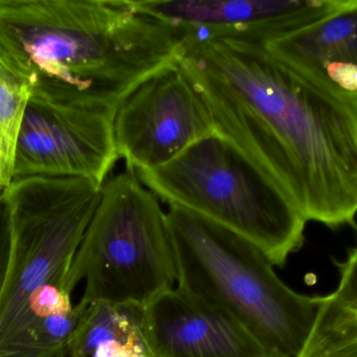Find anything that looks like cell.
<instances>
[{"label":"cell","mask_w":357,"mask_h":357,"mask_svg":"<svg viewBox=\"0 0 357 357\" xmlns=\"http://www.w3.org/2000/svg\"><path fill=\"white\" fill-rule=\"evenodd\" d=\"M271 54L357 103V0L293 33L257 41Z\"/></svg>","instance_id":"obj_11"},{"label":"cell","mask_w":357,"mask_h":357,"mask_svg":"<svg viewBox=\"0 0 357 357\" xmlns=\"http://www.w3.org/2000/svg\"><path fill=\"white\" fill-rule=\"evenodd\" d=\"M81 301L144 307L177 281L167 215L159 198L127 169L107 180L68 276Z\"/></svg>","instance_id":"obj_5"},{"label":"cell","mask_w":357,"mask_h":357,"mask_svg":"<svg viewBox=\"0 0 357 357\" xmlns=\"http://www.w3.org/2000/svg\"><path fill=\"white\" fill-rule=\"evenodd\" d=\"M181 48L172 25L132 0H0V64L31 92L111 119Z\"/></svg>","instance_id":"obj_2"},{"label":"cell","mask_w":357,"mask_h":357,"mask_svg":"<svg viewBox=\"0 0 357 357\" xmlns=\"http://www.w3.org/2000/svg\"><path fill=\"white\" fill-rule=\"evenodd\" d=\"M102 190V184L88 178L35 176L13 180L0 195L8 241L0 344L14 330L33 293L48 284L70 291L69 272Z\"/></svg>","instance_id":"obj_6"},{"label":"cell","mask_w":357,"mask_h":357,"mask_svg":"<svg viewBox=\"0 0 357 357\" xmlns=\"http://www.w3.org/2000/svg\"><path fill=\"white\" fill-rule=\"evenodd\" d=\"M73 305L70 291L48 284L33 293L14 330L0 345V357L67 356V348L87 308Z\"/></svg>","instance_id":"obj_12"},{"label":"cell","mask_w":357,"mask_h":357,"mask_svg":"<svg viewBox=\"0 0 357 357\" xmlns=\"http://www.w3.org/2000/svg\"><path fill=\"white\" fill-rule=\"evenodd\" d=\"M8 262V235L4 237V240L0 242V293L3 286L4 279H6V268Z\"/></svg>","instance_id":"obj_17"},{"label":"cell","mask_w":357,"mask_h":357,"mask_svg":"<svg viewBox=\"0 0 357 357\" xmlns=\"http://www.w3.org/2000/svg\"><path fill=\"white\" fill-rule=\"evenodd\" d=\"M356 319H357V314H356Z\"/></svg>","instance_id":"obj_18"},{"label":"cell","mask_w":357,"mask_h":357,"mask_svg":"<svg viewBox=\"0 0 357 357\" xmlns=\"http://www.w3.org/2000/svg\"><path fill=\"white\" fill-rule=\"evenodd\" d=\"M112 125L117 154L136 174L162 167L215 131L205 101L178 60L138 84Z\"/></svg>","instance_id":"obj_7"},{"label":"cell","mask_w":357,"mask_h":357,"mask_svg":"<svg viewBox=\"0 0 357 357\" xmlns=\"http://www.w3.org/2000/svg\"><path fill=\"white\" fill-rule=\"evenodd\" d=\"M329 297L337 305L357 314V245L342 264L339 286Z\"/></svg>","instance_id":"obj_16"},{"label":"cell","mask_w":357,"mask_h":357,"mask_svg":"<svg viewBox=\"0 0 357 357\" xmlns=\"http://www.w3.org/2000/svg\"><path fill=\"white\" fill-rule=\"evenodd\" d=\"M298 357H357L356 314L326 296L314 331Z\"/></svg>","instance_id":"obj_15"},{"label":"cell","mask_w":357,"mask_h":357,"mask_svg":"<svg viewBox=\"0 0 357 357\" xmlns=\"http://www.w3.org/2000/svg\"><path fill=\"white\" fill-rule=\"evenodd\" d=\"M228 138L329 228L357 215V103L245 38L185 40L178 58Z\"/></svg>","instance_id":"obj_1"},{"label":"cell","mask_w":357,"mask_h":357,"mask_svg":"<svg viewBox=\"0 0 357 357\" xmlns=\"http://www.w3.org/2000/svg\"><path fill=\"white\" fill-rule=\"evenodd\" d=\"M167 215L178 289L234 319L271 356H299L325 297L287 286L241 235L182 207H169Z\"/></svg>","instance_id":"obj_3"},{"label":"cell","mask_w":357,"mask_h":357,"mask_svg":"<svg viewBox=\"0 0 357 357\" xmlns=\"http://www.w3.org/2000/svg\"><path fill=\"white\" fill-rule=\"evenodd\" d=\"M142 321L154 357H272L234 319L178 289L144 306Z\"/></svg>","instance_id":"obj_10"},{"label":"cell","mask_w":357,"mask_h":357,"mask_svg":"<svg viewBox=\"0 0 357 357\" xmlns=\"http://www.w3.org/2000/svg\"><path fill=\"white\" fill-rule=\"evenodd\" d=\"M169 207L211 220L259 247L274 266L301 247L306 219L284 191L218 131L162 167L136 174Z\"/></svg>","instance_id":"obj_4"},{"label":"cell","mask_w":357,"mask_h":357,"mask_svg":"<svg viewBox=\"0 0 357 357\" xmlns=\"http://www.w3.org/2000/svg\"><path fill=\"white\" fill-rule=\"evenodd\" d=\"M119 159L111 117L54 94L31 92L14 180L82 177L104 186Z\"/></svg>","instance_id":"obj_8"},{"label":"cell","mask_w":357,"mask_h":357,"mask_svg":"<svg viewBox=\"0 0 357 357\" xmlns=\"http://www.w3.org/2000/svg\"><path fill=\"white\" fill-rule=\"evenodd\" d=\"M31 89L0 64V195L14 180L17 143Z\"/></svg>","instance_id":"obj_14"},{"label":"cell","mask_w":357,"mask_h":357,"mask_svg":"<svg viewBox=\"0 0 357 357\" xmlns=\"http://www.w3.org/2000/svg\"><path fill=\"white\" fill-rule=\"evenodd\" d=\"M184 40L245 38L264 41L310 27L347 0H135Z\"/></svg>","instance_id":"obj_9"},{"label":"cell","mask_w":357,"mask_h":357,"mask_svg":"<svg viewBox=\"0 0 357 357\" xmlns=\"http://www.w3.org/2000/svg\"><path fill=\"white\" fill-rule=\"evenodd\" d=\"M144 307L89 304L67 348L69 357H154L144 333Z\"/></svg>","instance_id":"obj_13"},{"label":"cell","mask_w":357,"mask_h":357,"mask_svg":"<svg viewBox=\"0 0 357 357\" xmlns=\"http://www.w3.org/2000/svg\"><path fill=\"white\" fill-rule=\"evenodd\" d=\"M61 357H66V356H61Z\"/></svg>","instance_id":"obj_19"}]
</instances>
